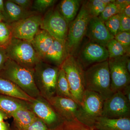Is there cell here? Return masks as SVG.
<instances>
[{
    "mask_svg": "<svg viewBox=\"0 0 130 130\" xmlns=\"http://www.w3.org/2000/svg\"><path fill=\"white\" fill-rule=\"evenodd\" d=\"M121 92L124 94V95L127 98L128 101L130 102V85L126 86Z\"/></svg>",
    "mask_w": 130,
    "mask_h": 130,
    "instance_id": "obj_38",
    "label": "cell"
},
{
    "mask_svg": "<svg viewBox=\"0 0 130 130\" xmlns=\"http://www.w3.org/2000/svg\"><path fill=\"white\" fill-rule=\"evenodd\" d=\"M11 1L26 10H29L30 8L32 5V1L30 0H11Z\"/></svg>",
    "mask_w": 130,
    "mask_h": 130,
    "instance_id": "obj_35",
    "label": "cell"
},
{
    "mask_svg": "<svg viewBox=\"0 0 130 130\" xmlns=\"http://www.w3.org/2000/svg\"><path fill=\"white\" fill-rule=\"evenodd\" d=\"M59 70V67L42 60L33 69L37 88L40 95L47 100L56 96V83Z\"/></svg>",
    "mask_w": 130,
    "mask_h": 130,
    "instance_id": "obj_5",
    "label": "cell"
},
{
    "mask_svg": "<svg viewBox=\"0 0 130 130\" xmlns=\"http://www.w3.org/2000/svg\"><path fill=\"white\" fill-rule=\"evenodd\" d=\"M8 118V116L0 111V121H4V120L7 119Z\"/></svg>",
    "mask_w": 130,
    "mask_h": 130,
    "instance_id": "obj_41",
    "label": "cell"
},
{
    "mask_svg": "<svg viewBox=\"0 0 130 130\" xmlns=\"http://www.w3.org/2000/svg\"><path fill=\"white\" fill-rule=\"evenodd\" d=\"M8 59L5 48L0 47V71L3 69Z\"/></svg>",
    "mask_w": 130,
    "mask_h": 130,
    "instance_id": "obj_36",
    "label": "cell"
},
{
    "mask_svg": "<svg viewBox=\"0 0 130 130\" xmlns=\"http://www.w3.org/2000/svg\"><path fill=\"white\" fill-rule=\"evenodd\" d=\"M69 24L58 9H51L43 17L40 29L46 31L56 39L64 43Z\"/></svg>",
    "mask_w": 130,
    "mask_h": 130,
    "instance_id": "obj_8",
    "label": "cell"
},
{
    "mask_svg": "<svg viewBox=\"0 0 130 130\" xmlns=\"http://www.w3.org/2000/svg\"><path fill=\"white\" fill-rule=\"evenodd\" d=\"M12 38L9 24L5 21L0 23V47L6 48Z\"/></svg>",
    "mask_w": 130,
    "mask_h": 130,
    "instance_id": "obj_28",
    "label": "cell"
},
{
    "mask_svg": "<svg viewBox=\"0 0 130 130\" xmlns=\"http://www.w3.org/2000/svg\"><path fill=\"white\" fill-rule=\"evenodd\" d=\"M74 57L85 70L94 64L108 60L109 54L106 47L89 40L81 46Z\"/></svg>",
    "mask_w": 130,
    "mask_h": 130,
    "instance_id": "obj_10",
    "label": "cell"
},
{
    "mask_svg": "<svg viewBox=\"0 0 130 130\" xmlns=\"http://www.w3.org/2000/svg\"><path fill=\"white\" fill-rule=\"evenodd\" d=\"M102 116L112 119L130 118V102L121 91L105 100Z\"/></svg>",
    "mask_w": 130,
    "mask_h": 130,
    "instance_id": "obj_12",
    "label": "cell"
},
{
    "mask_svg": "<svg viewBox=\"0 0 130 130\" xmlns=\"http://www.w3.org/2000/svg\"><path fill=\"white\" fill-rule=\"evenodd\" d=\"M56 1L55 0H36L32 7L37 12H43L53 6Z\"/></svg>",
    "mask_w": 130,
    "mask_h": 130,
    "instance_id": "obj_31",
    "label": "cell"
},
{
    "mask_svg": "<svg viewBox=\"0 0 130 130\" xmlns=\"http://www.w3.org/2000/svg\"><path fill=\"white\" fill-rule=\"evenodd\" d=\"M30 102L16 98L0 94V111L11 118V115L21 109H30Z\"/></svg>",
    "mask_w": 130,
    "mask_h": 130,
    "instance_id": "obj_19",
    "label": "cell"
},
{
    "mask_svg": "<svg viewBox=\"0 0 130 130\" xmlns=\"http://www.w3.org/2000/svg\"><path fill=\"white\" fill-rule=\"evenodd\" d=\"M86 5L91 17H98L107 6L103 0L86 1Z\"/></svg>",
    "mask_w": 130,
    "mask_h": 130,
    "instance_id": "obj_26",
    "label": "cell"
},
{
    "mask_svg": "<svg viewBox=\"0 0 130 130\" xmlns=\"http://www.w3.org/2000/svg\"><path fill=\"white\" fill-rule=\"evenodd\" d=\"M129 55L109 59L108 60L113 93L122 91L130 85V74L126 68V61Z\"/></svg>",
    "mask_w": 130,
    "mask_h": 130,
    "instance_id": "obj_9",
    "label": "cell"
},
{
    "mask_svg": "<svg viewBox=\"0 0 130 130\" xmlns=\"http://www.w3.org/2000/svg\"><path fill=\"white\" fill-rule=\"evenodd\" d=\"M30 110L42 120L50 130H55L62 124L63 120L50 103L40 95L30 102Z\"/></svg>",
    "mask_w": 130,
    "mask_h": 130,
    "instance_id": "obj_11",
    "label": "cell"
},
{
    "mask_svg": "<svg viewBox=\"0 0 130 130\" xmlns=\"http://www.w3.org/2000/svg\"><path fill=\"white\" fill-rule=\"evenodd\" d=\"M106 48L109 54V59L118 58L125 55L130 56V53L114 38L108 43Z\"/></svg>",
    "mask_w": 130,
    "mask_h": 130,
    "instance_id": "obj_25",
    "label": "cell"
},
{
    "mask_svg": "<svg viewBox=\"0 0 130 130\" xmlns=\"http://www.w3.org/2000/svg\"><path fill=\"white\" fill-rule=\"evenodd\" d=\"M114 39L121 44L130 53V32L123 31L118 32L114 37Z\"/></svg>",
    "mask_w": 130,
    "mask_h": 130,
    "instance_id": "obj_32",
    "label": "cell"
},
{
    "mask_svg": "<svg viewBox=\"0 0 130 130\" xmlns=\"http://www.w3.org/2000/svg\"><path fill=\"white\" fill-rule=\"evenodd\" d=\"M81 2L82 1L79 0H63L58 5L57 9L70 24L77 16Z\"/></svg>",
    "mask_w": 130,
    "mask_h": 130,
    "instance_id": "obj_22",
    "label": "cell"
},
{
    "mask_svg": "<svg viewBox=\"0 0 130 130\" xmlns=\"http://www.w3.org/2000/svg\"><path fill=\"white\" fill-rule=\"evenodd\" d=\"M79 123L76 120L73 121H64L62 124L55 130H94Z\"/></svg>",
    "mask_w": 130,
    "mask_h": 130,
    "instance_id": "obj_30",
    "label": "cell"
},
{
    "mask_svg": "<svg viewBox=\"0 0 130 130\" xmlns=\"http://www.w3.org/2000/svg\"><path fill=\"white\" fill-rule=\"evenodd\" d=\"M0 130H10L9 125L4 121H0Z\"/></svg>",
    "mask_w": 130,
    "mask_h": 130,
    "instance_id": "obj_39",
    "label": "cell"
},
{
    "mask_svg": "<svg viewBox=\"0 0 130 130\" xmlns=\"http://www.w3.org/2000/svg\"><path fill=\"white\" fill-rule=\"evenodd\" d=\"M94 129L130 130V118L112 119L101 116L96 120Z\"/></svg>",
    "mask_w": 130,
    "mask_h": 130,
    "instance_id": "obj_18",
    "label": "cell"
},
{
    "mask_svg": "<svg viewBox=\"0 0 130 130\" xmlns=\"http://www.w3.org/2000/svg\"><path fill=\"white\" fill-rule=\"evenodd\" d=\"M120 13H123L126 16L130 18V3L126 4L124 7L123 8L121 9Z\"/></svg>",
    "mask_w": 130,
    "mask_h": 130,
    "instance_id": "obj_37",
    "label": "cell"
},
{
    "mask_svg": "<svg viewBox=\"0 0 130 130\" xmlns=\"http://www.w3.org/2000/svg\"><path fill=\"white\" fill-rule=\"evenodd\" d=\"M15 130H17L15 129ZM24 130H50L47 125L40 119L37 118L30 125Z\"/></svg>",
    "mask_w": 130,
    "mask_h": 130,
    "instance_id": "obj_34",
    "label": "cell"
},
{
    "mask_svg": "<svg viewBox=\"0 0 130 130\" xmlns=\"http://www.w3.org/2000/svg\"><path fill=\"white\" fill-rule=\"evenodd\" d=\"M56 96L73 100L64 72L59 68L56 86Z\"/></svg>",
    "mask_w": 130,
    "mask_h": 130,
    "instance_id": "obj_24",
    "label": "cell"
},
{
    "mask_svg": "<svg viewBox=\"0 0 130 130\" xmlns=\"http://www.w3.org/2000/svg\"><path fill=\"white\" fill-rule=\"evenodd\" d=\"M91 18L86 7V1L74 20L69 24L65 47L68 55L75 56L85 36L88 24Z\"/></svg>",
    "mask_w": 130,
    "mask_h": 130,
    "instance_id": "obj_3",
    "label": "cell"
},
{
    "mask_svg": "<svg viewBox=\"0 0 130 130\" xmlns=\"http://www.w3.org/2000/svg\"><path fill=\"white\" fill-rule=\"evenodd\" d=\"M60 67L64 72L73 100L80 105L85 90L84 69L76 57L71 55L67 56Z\"/></svg>",
    "mask_w": 130,
    "mask_h": 130,
    "instance_id": "obj_7",
    "label": "cell"
},
{
    "mask_svg": "<svg viewBox=\"0 0 130 130\" xmlns=\"http://www.w3.org/2000/svg\"><path fill=\"white\" fill-rule=\"evenodd\" d=\"M126 68L128 70V72L130 73V59L129 58H128L126 61Z\"/></svg>",
    "mask_w": 130,
    "mask_h": 130,
    "instance_id": "obj_42",
    "label": "cell"
},
{
    "mask_svg": "<svg viewBox=\"0 0 130 130\" xmlns=\"http://www.w3.org/2000/svg\"><path fill=\"white\" fill-rule=\"evenodd\" d=\"M0 94L31 102L35 98L26 94L11 81L0 76Z\"/></svg>",
    "mask_w": 130,
    "mask_h": 130,
    "instance_id": "obj_21",
    "label": "cell"
},
{
    "mask_svg": "<svg viewBox=\"0 0 130 130\" xmlns=\"http://www.w3.org/2000/svg\"><path fill=\"white\" fill-rule=\"evenodd\" d=\"M5 22L8 24L19 21L35 14L37 12L26 10L19 6L11 0L5 1Z\"/></svg>",
    "mask_w": 130,
    "mask_h": 130,
    "instance_id": "obj_17",
    "label": "cell"
},
{
    "mask_svg": "<svg viewBox=\"0 0 130 130\" xmlns=\"http://www.w3.org/2000/svg\"><path fill=\"white\" fill-rule=\"evenodd\" d=\"M5 18L3 14L0 12V23L3 22V21H5Z\"/></svg>",
    "mask_w": 130,
    "mask_h": 130,
    "instance_id": "obj_43",
    "label": "cell"
},
{
    "mask_svg": "<svg viewBox=\"0 0 130 130\" xmlns=\"http://www.w3.org/2000/svg\"><path fill=\"white\" fill-rule=\"evenodd\" d=\"M14 120L15 129L24 130L30 125L37 117L30 109H21L11 115Z\"/></svg>",
    "mask_w": 130,
    "mask_h": 130,
    "instance_id": "obj_23",
    "label": "cell"
},
{
    "mask_svg": "<svg viewBox=\"0 0 130 130\" xmlns=\"http://www.w3.org/2000/svg\"><path fill=\"white\" fill-rule=\"evenodd\" d=\"M104 101L97 93L85 90L79 105L76 120L94 129L96 120L102 116Z\"/></svg>",
    "mask_w": 130,
    "mask_h": 130,
    "instance_id": "obj_4",
    "label": "cell"
},
{
    "mask_svg": "<svg viewBox=\"0 0 130 130\" xmlns=\"http://www.w3.org/2000/svg\"><path fill=\"white\" fill-rule=\"evenodd\" d=\"M0 12L4 16L5 14V1L3 0H0Z\"/></svg>",
    "mask_w": 130,
    "mask_h": 130,
    "instance_id": "obj_40",
    "label": "cell"
},
{
    "mask_svg": "<svg viewBox=\"0 0 130 130\" xmlns=\"http://www.w3.org/2000/svg\"><path fill=\"white\" fill-rule=\"evenodd\" d=\"M85 36L90 41L106 47L108 43L114 38L106 27L105 23L98 17L91 18Z\"/></svg>",
    "mask_w": 130,
    "mask_h": 130,
    "instance_id": "obj_14",
    "label": "cell"
},
{
    "mask_svg": "<svg viewBox=\"0 0 130 130\" xmlns=\"http://www.w3.org/2000/svg\"><path fill=\"white\" fill-rule=\"evenodd\" d=\"M115 1L107 5L103 11L98 16V18L104 23L111 17L121 13V7L116 3Z\"/></svg>",
    "mask_w": 130,
    "mask_h": 130,
    "instance_id": "obj_27",
    "label": "cell"
},
{
    "mask_svg": "<svg viewBox=\"0 0 130 130\" xmlns=\"http://www.w3.org/2000/svg\"><path fill=\"white\" fill-rule=\"evenodd\" d=\"M120 15V26L118 32L123 31L130 32V18L126 16L123 13Z\"/></svg>",
    "mask_w": 130,
    "mask_h": 130,
    "instance_id": "obj_33",
    "label": "cell"
},
{
    "mask_svg": "<svg viewBox=\"0 0 130 130\" xmlns=\"http://www.w3.org/2000/svg\"><path fill=\"white\" fill-rule=\"evenodd\" d=\"M54 39L48 32L44 30L40 29L35 35L31 43L42 60L51 47Z\"/></svg>",
    "mask_w": 130,
    "mask_h": 130,
    "instance_id": "obj_20",
    "label": "cell"
},
{
    "mask_svg": "<svg viewBox=\"0 0 130 130\" xmlns=\"http://www.w3.org/2000/svg\"><path fill=\"white\" fill-rule=\"evenodd\" d=\"M8 58L22 66L33 69L42 60L30 42L12 38L6 47Z\"/></svg>",
    "mask_w": 130,
    "mask_h": 130,
    "instance_id": "obj_6",
    "label": "cell"
},
{
    "mask_svg": "<svg viewBox=\"0 0 130 130\" xmlns=\"http://www.w3.org/2000/svg\"><path fill=\"white\" fill-rule=\"evenodd\" d=\"M84 76L85 90L97 93L104 101L113 94L108 60L89 67L84 70Z\"/></svg>",
    "mask_w": 130,
    "mask_h": 130,
    "instance_id": "obj_2",
    "label": "cell"
},
{
    "mask_svg": "<svg viewBox=\"0 0 130 130\" xmlns=\"http://www.w3.org/2000/svg\"><path fill=\"white\" fill-rule=\"evenodd\" d=\"M0 76L11 81L32 98L40 95L35 84L33 69L22 66L8 58L0 71Z\"/></svg>",
    "mask_w": 130,
    "mask_h": 130,
    "instance_id": "obj_1",
    "label": "cell"
},
{
    "mask_svg": "<svg viewBox=\"0 0 130 130\" xmlns=\"http://www.w3.org/2000/svg\"><path fill=\"white\" fill-rule=\"evenodd\" d=\"M120 15L117 14L111 17L105 22L106 27L114 37L118 32L120 26Z\"/></svg>",
    "mask_w": 130,
    "mask_h": 130,
    "instance_id": "obj_29",
    "label": "cell"
},
{
    "mask_svg": "<svg viewBox=\"0 0 130 130\" xmlns=\"http://www.w3.org/2000/svg\"><path fill=\"white\" fill-rule=\"evenodd\" d=\"M68 56L64 43L55 39L42 60L59 68Z\"/></svg>",
    "mask_w": 130,
    "mask_h": 130,
    "instance_id": "obj_16",
    "label": "cell"
},
{
    "mask_svg": "<svg viewBox=\"0 0 130 130\" xmlns=\"http://www.w3.org/2000/svg\"><path fill=\"white\" fill-rule=\"evenodd\" d=\"M42 16L35 14L23 19L8 24L12 38L31 42L40 30Z\"/></svg>",
    "mask_w": 130,
    "mask_h": 130,
    "instance_id": "obj_13",
    "label": "cell"
},
{
    "mask_svg": "<svg viewBox=\"0 0 130 130\" xmlns=\"http://www.w3.org/2000/svg\"><path fill=\"white\" fill-rule=\"evenodd\" d=\"M63 121L76 120L79 105L70 98L55 96L47 100Z\"/></svg>",
    "mask_w": 130,
    "mask_h": 130,
    "instance_id": "obj_15",
    "label": "cell"
}]
</instances>
